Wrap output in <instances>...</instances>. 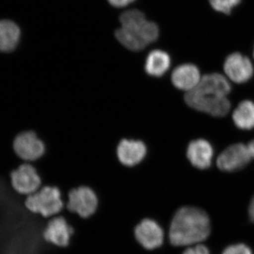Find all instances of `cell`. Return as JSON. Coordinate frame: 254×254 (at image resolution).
<instances>
[{
	"instance_id": "6da1fadb",
	"label": "cell",
	"mask_w": 254,
	"mask_h": 254,
	"mask_svg": "<svg viewBox=\"0 0 254 254\" xmlns=\"http://www.w3.org/2000/svg\"><path fill=\"white\" fill-rule=\"evenodd\" d=\"M230 91L231 86L225 76L210 73L201 77L195 88L187 92L185 102L198 111L214 117H223L231 108L227 98Z\"/></svg>"
},
{
	"instance_id": "7a4b0ae2",
	"label": "cell",
	"mask_w": 254,
	"mask_h": 254,
	"mask_svg": "<svg viewBox=\"0 0 254 254\" xmlns=\"http://www.w3.org/2000/svg\"><path fill=\"white\" fill-rule=\"evenodd\" d=\"M210 220L201 209L183 206L177 209L170 221L166 240L174 247H189L206 240Z\"/></svg>"
},
{
	"instance_id": "3957f363",
	"label": "cell",
	"mask_w": 254,
	"mask_h": 254,
	"mask_svg": "<svg viewBox=\"0 0 254 254\" xmlns=\"http://www.w3.org/2000/svg\"><path fill=\"white\" fill-rule=\"evenodd\" d=\"M122 27L115 33L117 39L131 51H140L158 39V26L146 20L144 14L132 9L120 16Z\"/></svg>"
},
{
	"instance_id": "277c9868",
	"label": "cell",
	"mask_w": 254,
	"mask_h": 254,
	"mask_svg": "<svg viewBox=\"0 0 254 254\" xmlns=\"http://www.w3.org/2000/svg\"><path fill=\"white\" fill-rule=\"evenodd\" d=\"M23 205L30 213L47 220L60 215L65 208L63 192L59 187L52 185H45L26 196Z\"/></svg>"
},
{
	"instance_id": "5b68a950",
	"label": "cell",
	"mask_w": 254,
	"mask_h": 254,
	"mask_svg": "<svg viewBox=\"0 0 254 254\" xmlns=\"http://www.w3.org/2000/svg\"><path fill=\"white\" fill-rule=\"evenodd\" d=\"M99 207V198L95 190L86 185L75 187L68 190L65 209L82 219L95 215Z\"/></svg>"
},
{
	"instance_id": "8992f818",
	"label": "cell",
	"mask_w": 254,
	"mask_h": 254,
	"mask_svg": "<svg viewBox=\"0 0 254 254\" xmlns=\"http://www.w3.org/2000/svg\"><path fill=\"white\" fill-rule=\"evenodd\" d=\"M135 240L143 250L155 251L161 248L166 240V232L158 221L144 218L134 228Z\"/></svg>"
},
{
	"instance_id": "52a82bcc",
	"label": "cell",
	"mask_w": 254,
	"mask_h": 254,
	"mask_svg": "<svg viewBox=\"0 0 254 254\" xmlns=\"http://www.w3.org/2000/svg\"><path fill=\"white\" fill-rule=\"evenodd\" d=\"M74 233L72 225L62 214L48 219L43 232V240L49 245L66 248Z\"/></svg>"
},
{
	"instance_id": "ba28073f",
	"label": "cell",
	"mask_w": 254,
	"mask_h": 254,
	"mask_svg": "<svg viewBox=\"0 0 254 254\" xmlns=\"http://www.w3.org/2000/svg\"><path fill=\"white\" fill-rule=\"evenodd\" d=\"M11 185L13 190L21 195L33 194L42 187V179L36 169L30 164H23L11 172Z\"/></svg>"
},
{
	"instance_id": "9c48e42d",
	"label": "cell",
	"mask_w": 254,
	"mask_h": 254,
	"mask_svg": "<svg viewBox=\"0 0 254 254\" xmlns=\"http://www.w3.org/2000/svg\"><path fill=\"white\" fill-rule=\"evenodd\" d=\"M13 147L16 154L26 161H34L41 158L46 150L43 142L33 131H23L17 135Z\"/></svg>"
},
{
	"instance_id": "30bf717a",
	"label": "cell",
	"mask_w": 254,
	"mask_h": 254,
	"mask_svg": "<svg viewBox=\"0 0 254 254\" xmlns=\"http://www.w3.org/2000/svg\"><path fill=\"white\" fill-rule=\"evenodd\" d=\"M252 159L247 145L237 143L230 145L219 155L217 165L222 171H237L245 168Z\"/></svg>"
},
{
	"instance_id": "8fae6325",
	"label": "cell",
	"mask_w": 254,
	"mask_h": 254,
	"mask_svg": "<svg viewBox=\"0 0 254 254\" xmlns=\"http://www.w3.org/2000/svg\"><path fill=\"white\" fill-rule=\"evenodd\" d=\"M224 70L227 77L238 83L249 81L254 73L253 66L250 59L240 53H234L227 58Z\"/></svg>"
},
{
	"instance_id": "7c38bea8",
	"label": "cell",
	"mask_w": 254,
	"mask_h": 254,
	"mask_svg": "<svg viewBox=\"0 0 254 254\" xmlns=\"http://www.w3.org/2000/svg\"><path fill=\"white\" fill-rule=\"evenodd\" d=\"M146 152V146L143 142L128 139L120 142L117 150L119 160L127 167L136 166L141 163Z\"/></svg>"
},
{
	"instance_id": "4fadbf2b",
	"label": "cell",
	"mask_w": 254,
	"mask_h": 254,
	"mask_svg": "<svg viewBox=\"0 0 254 254\" xmlns=\"http://www.w3.org/2000/svg\"><path fill=\"white\" fill-rule=\"evenodd\" d=\"M200 78L199 70L190 64L177 66L172 73V81L174 86L178 89L187 92L195 88L199 83Z\"/></svg>"
},
{
	"instance_id": "5bb4252c",
	"label": "cell",
	"mask_w": 254,
	"mask_h": 254,
	"mask_svg": "<svg viewBox=\"0 0 254 254\" xmlns=\"http://www.w3.org/2000/svg\"><path fill=\"white\" fill-rule=\"evenodd\" d=\"M213 150L208 141L198 139L190 142L187 149V157L195 168L204 170L211 165Z\"/></svg>"
},
{
	"instance_id": "9a60e30c",
	"label": "cell",
	"mask_w": 254,
	"mask_h": 254,
	"mask_svg": "<svg viewBox=\"0 0 254 254\" xmlns=\"http://www.w3.org/2000/svg\"><path fill=\"white\" fill-rule=\"evenodd\" d=\"M21 38V30L10 20L0 21V52L9 53L16 49Z\"/></svg>"
},
{
	"instance_id": "2e32d148",
	"label": "cell",
	"mask_w": 254,
	"mask_h": 254,
	"mask_svg": "<svg viewBox=\"0 0 254 254\" xmlns=\"http://www.w3.org/2000/svg\"><path fill=\"white\" fill-rule=\"evenodd\" d=\"M170 66V58L168 53L156 50L147 57L145 69L150 76L159 77L165 74Z\"/></svg>"
},
{
	"instance_id": "e0dca14e",
	"label": "cell",
	"mask_w": 254,
	"mask_h": 254,
	"mask_svg": "<svg viewBox=\"0 0 254 254\" xmlns=\"http://www.w3.org/2000/svg\"><path fill=\"white\" fill-rule=\"evenodd\" d=\"M235 125L241 129L254 128V103L250 100L242 102L233 113Z\"/></svg>"
},
{
	"instance_id": "ac0fdd59",
	"label": "cell",
	"mask_w": 254,
	"mask_h": 254,
	"mask_svg": "<svg viewBox=\"0 0 254 254\" xmlns=\"http://www.w3.org/2000/svg\"><path fill=\"white\" fill-rule=\"evenodd\" d=\"M241 0H209L213 9L225 14H230L232 9L239 4Z\"/></svg>"
},
{
	"instance_id": "d6986e66",
	"label": "cell",
	"mask_w": 254,
	"mask_h": 254,
	"mask_svg": "<svg viewBox=\"0 0 254 254\" xmlns=\"http://www.w3.org/2000/svg\"><path fill=\"white\" fill-rule=\"evenodd\" d=\"M222 254H252V252L247 246L240 244L227 247Z\"/></svg>"
},
{
	"instance_id": "ffe728a7",
	"label": "cell",
	"mask_w": 254,
	"mask_h": 254,
	"mask_svg": "<svg viewBox=\"0 0 254 254\" xmlns=\"http://www.w3.org/2000/svg\"><path fill=\"white\" fill-rule=\"evenodd\" d=\"M182 254H210V252L205 246L197 245L187 249Z\"/></svg>"
},
{
	"instance_id": "44dd1931",
	"label": "cell",
	"mask_w": 254,
	"mask_h": 254,
	"mask_svg": "<svg viewBox=\"0 0 254 254\" xmlns=\"http://www.w3.org/2000/svg\"><path fill=\"white\" fill-rule=\"evenodd\" d=\"M134 1L135 0H108L112 6L118 8L125 7Z\"/></svg>"
},
{
	"instance_id": "7402d4cb",
	"label": "cell",
	"mask_w": 254,
	"mask_h": 254,
	"mask_svg": "<svg viewBox=\"0 0 254 254\" xmlns=\"http://www.w3.org/2000/svg\"><path fill=\"white\" fill-rule=\"evenodd\" d=\"M249 212H250L251 220L254 222V197L253 199H252V202H251L250 210H249Z\"/></svg>"
},
{
	"instance_id": "603a6c76",
	"label": "cell",
	"mask_w": 254,
	"mask_h": 254,
	"mask_svg": "<svg viewBox=\"0 0 254 254\" xmlns=\"http://www.w3.org/2000/svg\"><path fill=\"white\" fill-rule=\"evenodd\" d=\"M247 147H248L249 151H250L251 156H252V158H254V140L251 141L250 143H249L248 145H247Z\"/></svg>"
},
{
	"instance_id": "cb8c5ba5",
	"label": "cell",
	"mask_w": 254,
	"mask_h": 254,
	"mask_svg": "<svg viewBox=\"0 0 254 254\" xmlns=\"http://www.w3.org/2000/svg\"></svg>"
}]
</instances>
